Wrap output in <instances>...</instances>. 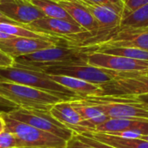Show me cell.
I'll return each mask as SVG.
<instances>
[{"label": "cell", "mask_w": 148, "mask_h": 148, "mask_svg": "<svg viewBox=\"0 0 148 148\" xmlns=\"http://www.w3.org/2000/svg\"><path fill=\"white\" fill-rule=\"evenodd\" d=\"M91 51L89 47L58 45L18 56L14 59L13 67L40 71L44 68L51 66L72 63L88 64L87 57Z\"/></svg>", "instance_id": "obj_1"}, {"label": "cell", "mask_w": 148, "mask_h": 148, "mask_svg": "<svg viewBox=\"0 0 148 148\" xmlns=\"http://www.w3.org/2000/svg\"><path fill=\"white\" fill-rule=\"evenodd\" d=\"M0 95L14 103L16 108L27 110L49 111L56 103L63 101L50 93L0 79Z\"/></svg>", "instance_id": "obj_2"}, {"label": "cell", "mask_w": 148, "mask_h": 148, "mask_svg": "<svg viewBox=\"0 0 148 148\" xmlns=\"http://www.w3.org/2000/svg\"><path fill=\"white\" fill-rule=\"evenodd\" d=\"M0 79L14 82L50 93L62 98L63 101L80 99L76 94L52 81L48 74L41 71L16 68L13 66L9 68H0Z\"/></svg>", "instance_id": "obj_3"}, {"label": "cell", "mask_w": 148, "mask_h": 148, "mask_svg": "<svg viewBox=\"0 0 148 148\" xmlns=\"http://www.w3.org/2000/svg\"><path fill=\"white\" fill-rule=\"evenodd\" d=\"M101 110L109 119H129L148 122V109L125 95H98L80 98Z\"/></svg>", "instance_id": "obj_4"}, {"label": "cell", "mask_w": 148, "mask_h": 148, "mask_svg": "<svg viewBox=\"0 0 148 148\" xmlns=\"http://www.w3.org/2000/svg\"><path fill=\"white\" fill-rule=\"evenodd\" d=\"M4 121V130L15 134L22 142L23 147L66 148L65 140L50 133L37 129L29 125L10 118L5 111L0 112Z\"/></svg>", "instance_id": "obj_5"}, {"label": "cell", "mask_w": 148, "mask_h": 148, "mask_svg": "<svg viewBox=\"0 0 148 148\" xmlns=\"http://www.w3.org/2000/svg\"><path fill=\"white\" fill-rule=\"evenodd\" d=\"M6 114L15 121L55 134L66 141H69L74 134V132L71 129L55 120L49 114V111L27 110L16 108L10 111H7Z\"/></svg>", "instance_id": "obj_6"}, {"label": "cell", "mask_w": 148, "mask_h": 148, "mask_svg": "<svg viewBox=\"0 0 148 148\" xmlns=\"http://www.w3.org/2000/svg\"><path fill=\"white\" fill-rule=\"evenodd\" d=\"M40 71L49 75L70 76L96 85H102L111 82L116 74V71L81 63L51 66Z\"/></svg>", "instance_id": "obj_7"}, {"label": "cell", "mask_w": 148, "mask_h": 148, "mask_svg": "<svg viewBox=\"0 0 148 148\" xmlns=\"http://www.w3.org/2000/svg\"><path fill=\"white\" fill-rule=\"evenodd\" d=\"M101 95H139L148 94V75L142 72H116L114 78L101 85Z\"/></svg>", "instance_id": "obj_8"}, {"label": "cell", "mask_w": 148, "mask_h": 148, "mask_svg": "<svg viewBox=\"0 0 148 148\" xmlns=\"http://www.w3.org/2000/svg\"><path fill=\"white\" fill-rule=\"evenodd\" d=\"M87 63L116 72H142L148 69V61L131 59L97 51L88 53Z\"/></svg>", "instance_id": "obj_9"}, {"label": "cell", "mask_w": 148, "mask_h": 148, "mask_svg": "<svg viewBox=\"0 0 148 148\" xmlns=\"http://www.w3.org/2000/svg\"><path fill=\"white\" fill-rule=\"evenodd\" d=\"M58 45H65L62 37L58 40H47L29 37H15L0 41V50L13 59L29 55L38 50L53 48Z\"/></svg>", "instance_id": "obj_10"}, {"label": "cell", "mask_w": 148, "mask_h": 148, "mask_svg": "<svg viewBox=\"0 0 148 148\" xmlns=\"http://www.w3.org/2000/svg\"><path fill=\"white\" fill-rule=\"evenodd\" d=\"M0 11L8 18L23 26L45 16L29 0H1Z\"/></svg>", "instance_id": "obj_11"}, {"label": "cell", "mask_w": 148, "mask_h": 148, "mask_svg": "<svg viewBox=\"0 0 148 148\" xmlns=\"http://www.w3.org/2000/svg\"><path fill=\"white\" fill-rule=\"evenodd\" d=\"M23 27L36 32L60 37L76 35L87 31L84 28L77 23H74L63 19L48 16L37 19L28 25H23Z\"/></svg>", "instance_id": "obj_12"}, {"label": "cell", "mask_w": 148, "mask_h": 148, "mask_svg": "<svg viewBox=\"0 0 148 148\" xmlns=\"http://www.w3.org/2000/svg\"><path fill=\"white\" fill-rule=\"evenodd\" d=\"M88 130L122 137L137 138L140 134H148V122L129 119H108L102 124Z\"/></svg>", "instance_id": "obj_13"}, {"label": "cell", "mask_w": 148, "mask_h": 148, "mask_svg": "<svg viewBox=\"0 0 148 148\" xmlns=\"http://www.w3.org/2000/svg\"><path fill=\"white\" fill-rule=\"evenodd\" d=\"M97 46L135 48L148 50V29H126L117 30L106 42Z\"/></svg>", "instance_id": "obj_14"}, {"label": "cell", "mask_w": 148, "mask_h": 148, "mask_svg": "<svg viewBox=\"0 0 148 148\" xmlns=\"http://www.w3.org/2000/svg\"><path fill=\"white\" fill-rule=\"evenodd\" d=\"M71 130L74 133L82 134L85 137L101 141L116 148H148V141L138 138H128L106 133H99L82 127H75Z\"/></svg>", "instance_id": "obj_15"}, {"label": "cell", "mask_w": 148, "mask_h": 148, "mask_svg": "<svg viewBox=\"0 0 148 148\" xmlns=\"http://www.w3.org/2000/svg\"><path fill=\"white\" fill-rule=\"evenodd\" d=\"M56 2L58 3L73 19L87 31L94 32L103 29L101 25L96 21L88 10L81 3L69 0H58Z\"/></svg>", "instance_id": "obj_16"}, {"label": "cell", "mask_w": 148, "mask_h": 148, "mask_svg": "<svg viewBox=\"0 0 148 148\" xmlns=\"http://www.w3.org/2000/svg\"><path fill=\"white\" fill-rule=\"evenodd\" d=\"M49 76L52 81L71 90L80 98H84L87 96H98L101 95L103 93L101 85L89 83L88 82L66 75H49Z\"/></svg>", "instance_id": "obj_17"}, {"label": "cell", "mask_w": 148, "mask_h": 148, "mask_svg": "<svg viewBox=\"0 0 148 148\" xmlns=\"http://www.w3.org/2000/svg\"><path fill=\"white\" fill-rule=\"evenodd\" d=\"M70 103L83 120L79 127L93 129L109 119L101 110L82 101L81 99L70 101Z\"/></svg>", "instance_id": "obj_18"}, {"label": "cell", "mask_w": 148, "mask_h": 148, "mask_svg": "<svg viewBox=\"0 0 148 148\" xmlns=\"http://www.w3.org/2000/svg\"><path fill=\"white\" fill-rule=\"evenodd\" d=\"M49 113L55 120L69 129L79 127L83 121L71 105L70 101H61L56 103L50 108Z\"/></svg>", "instance_id": "obj_19"}, {"label": "cell", "mask_w": 148, "mask_h": 148, "mask_svg": "<svg viewBox=\"0 0 148 148\" xmlns=\"http://www.w3.org/2000/svg\"><path fill=\"white\" fill-rule=\"evenodd\" d=\"M126 29H148V3L121 18L115 32Z\"/></svg>", "instance_id": "obj_20"}, {"label": "cell", "mask_w": 148, "mask_h": 148, "mask_svg": "<svg viewBox=\"0 0 148 148\" xmlns=\"http://www.w3.org/2000/svg\"><path fill=\"white\" fill-rule=\"evenodd\" d=\"M29 2L38 8L45 15V16L63 19L74 23H77L58 3L53 0H29Z\"/></svg>", "instance_id": "obj_21"}, {"label": "cell", "mask_w": 148, "mask_h": 148, "mask_svg": "<svg viewBox=\"0 0 148 148\" xmlns=\"http://www.w3.org/2000/svg\"><path fill=\"white\" fill-rule=\"evenodd\" d=\"M93 51L101 52L104 54L124 56L131 59H137L148 61V50L135 49V48H123V47H110V46H95Z\"/></svg>", "instance_id": "obj_22"}, {"label": "cell", "mask_w": 148, "mask_h": 148, "mask_svg": "<svg viewBox=\"0 0 148 148\" xmlns=\"http://www.w3.org/2000/svg\"><path fill=\"white\" fill-rule=\"evenodd\" d=\"M21 140L12 133L3 130L0 132V148H23Z\"/></svg>", "instance_id": "obj_23"}, {"label": "cell", "mask_w": 148, "mask_h": 148, "mask_svg": "<svg viewBox=\"0 0 148 148\" xmlns=\"http://www.w3.org/2000/svg\"><path fill=\"white\" fill-rule=\"evenodd\" d=\"M123 7L121 18L148 3V0H120Z\"/></svg>", "instance_id": "obj_24"}, {"label": "cell", "mask_w": 148, "mask_h": 148, "mask_svg": "<svg viewBox=\"0 0 148 148\" xmlns=\"http://www.w3.org/2000/svg\"><path fill=\"white\" fill-rule=\"evenodd\" d=\"M89 1L96 5L111 10L121 16L122 11H123V7L121 5V3L120 2V0H89Z\"/></svg>", "instance_id": "obj_25"}, {"label": "cell", "mask_w": 148, "mask_h": 148, "mask_svg": "<svg viewBox=\"0 0 148 148\" xmlns=\"http://www.w3.org/2000/svg\"><path fill=\"white\" fill-rule=\"evenodd\" d=\"M74 135L81 141H82L83 143L92 147L95 148H116L114 147H112V146H109V145H107L105 143H102L101 141H98V140H93V139H90V138H88V137H85L82 134H76V133H74Z\"/></svg>", "instance_id": "obj_26"}, {"label": "cell", "mask_w": 148, "mask_h": 148, "mask_svg": "<svg viewBox=\"0 0 148 148\" xmlns=\"http://www.w3.org/2000/svg\"><path fill=\"white\" fill-rule=\"evenodd\" d=\"M66 148H95L83 143L82 141L79 140L74 134L72 138L67 142V147Z\"/></svg>", "instance_id": "obj_27"}, {"label": "cell", "mask_w": 148, "mask_h": 148, "mask_svg": "<svg viewBox=\"0 0 148 148\" xmlns=\"http://www.w3.org/2000/svg\"><path fill=\"white\" fill-rule=\"evenodd\" d=\"M14 64V59L0 50V68L12 67Z\"/></svg>", "instance_id": "obj_28"}, {"label": "cell", "mask_w": 148, "mask_h": 148, "mask_svg": "<svg viewBox=\"0 0 148 148\" xmlns=\"http://www.w3.org/2000/svg\"><path fill=\"white\" fill-rule=\"evenodd\" d=\"M125 96L130 97L131 99L135 101L137 103L140 104L142 107H144L145 108L148 109V94L139 95H125Z\"/></svg>", "instance_id": "obj_29"}, {"label": "cell", "mask_w": 148, "mask_h": 148, "mask_svg": "<svg viewBox=\"0 0 148 148\" xmlns=\"http://www.w3.org/2000/svg\"><path fill=\"white\" fill-rule=\"evenodd\" d=\"M14 108H16V106L12 103L11 101L4 99L3 97H2L0 95V112H3V111H10Z\"/></svg>", "instance_id": "obj_30"}, {"label": "cell", "mask_w": 148, "mask_h": 148, "mask_svg": "<svg viewBox=\"0 0 148 148\" xmlns=\"http://www.w3.org/2000/svg\"><path fill=\"white\" fill-rule=\"evenodd\" d=\"M0 23H10V24H15V25L23 26V25H21V24H19V23H16L15 21H13V20H11V19L8 18L7 16H4L1 11H0Z\"/></svg>", "instance_id": "obj_31"}, {"label": "cell", "mask_w": 148, "mask_h": 148, "mask_svg": "<svg viewBox=\"0 0 148 148\" xmlns=\"http://www.w3.org/2000/svg\"><path fill=\"white\" fill-rule=\"evenodd\" d=\"M15 37H17V36H11V35L6 34V33L0 32V41L8 40V39H12V38H15Z\"/></svg>", "instance_id": "obj_32"}, {"label": "cell", "mask_w": 148, "mask_h": 148, "mask_svg": "<svg viewBox=\"0 0 148 148\" xmlns=\"http://www.w3.org/2000/svg\"><path fill=\"white\" fill-rule=\"evenodd\" d=\"M4 127H5V125H4V121H3V118L0 116V132H2V131H3V130H4Z\"/></svg>", "instance_id": "obj_33"}, {"label": "cell", "mask_w": 148, "mask_h": 148, "mask_svg": "<svg viewBox=\"0 0 148 148\" xmlns=\"http://www.w3.org/2000/svg\"><path fill=\"white\" fill-rule=\"evenodd\" d=\"M142 73H143L144 75H148V69L145 70V71H142Z\"/></svg>", "instance_id": "obj_34"}, {"label": "cell", "mask_w": 148, "mask_h": 148, "mask_svg": "<svg viewBox=\"0 0 148 148\" xmlns=\"http://www.w3.org/2000/svg\"><path fill=\"white\" fill-rule=\"evenodd\" d=\"M23 148H40V147H23Z\"/></svg>", "instance_id": "obj_35"}, {"label": "cell", "mask_w": 148, "mask_h": 148, "mask_svg": "<svg viewBox=\"0 0 148 148\" xmlns=\"http://www.w3.org/2000/svg\"><path fill=\"white\" fill-rule=\"evenodd\" d=\"M0 1H1V0H0Z\"/></svg>", "instance_id": "obj_36"}]
</instances>
